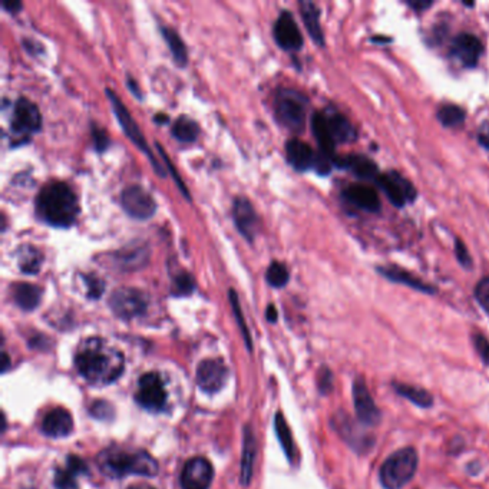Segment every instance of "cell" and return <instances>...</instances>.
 <instances>
[{
  "mask_svg": "<svg viewBox=\"0 0 489 489\" xmlns=\"http://www.w3.org/2000/svg\"><path fill=\"white\" fill-rule=\"evenodd\" d=\"M16 258H17V266H19V270L30 275L38 274L43 263L42 253L37 247L30 246V244H23V246L17 249Z\"/></svg>",
  "mask_w": 489,
  "mask_h": 489,
  "instance_id": "30",
  "label": "cell"
},
{
  "mask_svg": "<svg viewBox=\"0 0 489 489\" xmlns=\"http://www.w3.org/2000/svg\"><path fill=\"white\" fill-rule=\"evenodd\" d=\"M134 489H152V488H148V486H134Z\"/></svg>",
  "mask_w": 489,
  "mask_h": 489,
  "instance_id": "56",
  "label": "cell"
},
{
  "mask_svg": "<svg viewBox=\"0 0 489 489\" xmlns=\"http://www.w3.org/2000/svg\"><path fill=\"white\" fill-rule=\"evenodd\" d=\"M75 366L85 380L102 386L110 385L122 375L125 369V357L103 339L90 337L79 344Z\"/></svg>",
  "mask_w": 489,
  "mask_h": 489,
  "instance_id": "1",
  "label": "cell"
},
{
  "mask_svg": "<svg viewBox=\"0 0 489 489\" xmlns=\"http://www.w3.org/2000/svg\"><path fill=\"white\" fill-rule=\"evenodd\" d=\"M266 318H267V320H269L270 323H274V322L277 320V309H275L273 304H270V306L267 307V310H266Z\"/></svg>",
  "mask_w": 489,
  "mask_h": 489,
  "instance_id": "53",
  "label": "cell"
},
{
  "mask_svg": "<svg viewBox=\"0 0 489 489\" xmlns=\"http://www.w3.org/2000/svg\"><path fill=\"white\" fill-rule=\"evenodd\" d=\"M327 124L331 135H333L336 143H347L356 138V129L343 114L337 111H326L324 112Z\"/></svg>",
  "mask_w": 489,
  "mask_h": 489,
  "instance_id": "28",
  "label": "cell"
},
{
  "mask_svg": "<svg viewBox=\"0 0 489 489\" xmlns=\"http://www.w3.org/2000/svg\"><path fill=\"white\" fill-rule=\"evenodd\" d=\"M436 116H438L441 124L448 128L464 124V121L466 118L465 111L461 107H458V105H453V103L442 105V107L438 110Z\"/></svg>",
  "mask_w": 489,
  "mask_h": 489,
  "instance_id": "36",
  "label": "cell"
},
{
  "mask_svg": "<svg viewBox=\"0 0 489 489\" xmlns=\"http://www.w3.org/2000/svg\"><path fill=\"white\" fill-rule=\"evenodd\" d=\"M455 253H457V257H458L459 263H461L462 266L470 267V264H472V258H470L466 246H465V244H464L461 240H458L457 244H455Z\"/></svg>",
  "mask_w": 489,
  "mask_h": 489,
  "instance_id": "46",
  "label": "cell"
},
{
  "mask_svg": "<svg viewBox=\"0 0 489 489\" xmlns=\"http://www.w3.org/2000/svg\"><path fill=\"white\" fill-rule=\"evenodd\" d=\"M42 289L30 283H16L12 286L13 302L25 311H32L41 304Z\"/></svg>",
  "mask_w": 489,
  "mask_h": 489,
  "instance_id": "26",
  "label": "cell"
},
{
  "mask_svg": "<svg viewBox=\"0 0 489 489\" xmlns=\"http://www.w3.org/2000/svg\"><path fill=\"white\" fill-rule=\"evenodd\" d=\"M214 478V468L202 457L191 458L181 472L183 489H208Z\"/></svg>",
  "mask_w": 489,
  "mask_h": 489,
  "instance_id": "15",
  "label": "cell"
},
{
  "mask_svg": "<svg viewBox=\"0 0 489 489\" xmlns=\"http://www.w3.org/2000/svg\"><path fill=\"white\" fill-rule=\"evenodd\" d=\"M475 297L479 306L489 314V277L482 278V280L477 284Z\"/></svg>",
  "mask_w": 489,
  "mask_h": 489,
  "instance_id": "42",
  "label": "cell"
},
{
  "mask_svg": "<svg viewBox=\"0 0 489 489\" xmlns=\"http://www.w3.org/2000/svg\"><path fill=\"white\" fill-rule=\"evenodd\" d=\"M83 280L86 283V287H88V297L90 299H99L103 293L105 289V283L95 275V274H88L83 277Z\"/></svg>",
  "mask_w": 489,
  "mask_h": 489,
  "instance_id": "41",
  "label": "cell"
},
{
  "mask_svg": "<svg viewBox=\"0 0 489 489\" xmlns=\"http://www.w3.org/2000/svg\"><path fill=\"white\" fill-rule=\"evenodd\" d=\"M196 289V282L188 271H180L174 275L172 294L174 295H189Z\"/></svg>",
  "mask_w": 489,
  "mask_h": 489,
  "instance_id": "39",
  "label": "cell"
},
{
  "mask_svg": "<svg viewBox=\"0 0 489 489\" xmlns=\"http://www.w3.org/2000/svg\"><path fill=\"white\" fill-rule=\"evenodd\" d=\"M229 300H230V304H231L233 313H234V316H236V320H237V323H238V326H240V330H241V333H242V337H244V340H246L247 348H249V351H251V339H250V333H249V329H247L246 320H244V316H242V311H241V306H240V302H238L237 291H236L234 289H230V290H229Z\"/></svg>",
  "mask_w": 489,
  "mask_h": 489,
  "instance_id": "38",
  "label": "cell"
},
{
  "mask_svg": "<svg viewBox=\"0 0 489 489\" xmlns=\"http://www.w3.org/2000/svg\"><path fill=\"white\" fill-rule=\"evenodd\" d=\"M379 271L382 273L383 277L389 278V280H392L395 283L405 284V286H408L410 289H415V290L422 291V293H428V294H433L435 293L433 286H429L425 282L419 280V278H416L413 274L408 273L404 269H399L396 266H391V267H382V269H379Z\"/></svg>",
  "mask_w": 489,
  "mask_h": 489,
  "instance_id": "29",
  "label": "cell"
},
{
  "mask_svg": "<svg viewBox=\"0 0 489 489\" xmlns=\"http://www.w3.org/2000/svg\"><path fill=\"white\" fill-rule=\"evenodd\" d=\"M353 404L357 421L363 426H376L382 421V412L375 404V400L368 389V385L362 376H357L353 382Z\"/></svg>",
  "mask_w": 489,
  "mask_h": 489,
  "instance_id": "12",
  "label": "cell"
},
{
  "mask_svg": "<svg viewBox=\"0 0 489 489\" xmlns=\"http://www.w3.org/2000/svg\"><path fill=\"white\" fill-rule=\"evenodd\" d=\"M91 412L99 419H107L112 416V406L108 405L107 402H96V404H94Z\"/></svg>",
  "mask_w": 489,
  "mask_h": 489,
  "instance_id": "47",
  "label": "cell"
},
{
  "mask_svg": "<svg viewBox=\"0 0 489 489\" xmlns=\"http://www.w3.org/2000/svg\"><path fill=\"white\" fill-rule=\"evenodd\" d=\"M409 5L416 10H424V9L429 8L432 5V2H429V0H417V2H409Z\"/></svg>",
  "mask_w": 489,
  "mask_h": 489,
  "instance_id": "52",
  "label": "cell"
},
{
  "mask_svg": "<svg viewBox=\"0 0 489 489\" xmlns=\"http://www.w3.org/2000/svg\"><path fill=\"white\" fill-rule=\"evenodd\" d=\"M307 107V98L295 90H278L274 96L275 119L278 124L294 134H300L304 129Z\"/></svg>",
  "mask_w": 489,
  "mask_h": 489,
  "instance_id": "5",
  "label": "cell"
},
{
  "mask_svg": "<svg viewBox=\"0 0 489 489\" xmlns=\"http://www.w3.org/2000/svg\"><path fill=\"white\" fill-rule=\"evenodd\" d=\"M42 127V115L37 103L21 96L13 103V118L10 122V131L16 138H29V135L38 132Z\"/></svg>",
  "mask_w": 489,
  "mask_h": 489,
  "instance_id": "8",
  "label": "cell"
},
{
  "mask_svg": "<svg viewBox=\"0 0 489 489\" xmlns=\"http://www.w3.org/2000/svg\"><path fill=\"white\" fill-rule=\"evenodd\" d=\"M149 257L151 251L147 244L143 242H132L111 256L114 267L121 271L141 270L148 264Z\"/></svg>",
  "mask_w": 489,
  "mask_h": 489,
  "instance_id": "18",
  "label": "cell"
},
{
  "mask_svg": "<svg viewBox=\"0 0 489 489\" xmlns=\"http://www.w3.org/2000/svg\"><path fill=\"white\" fill-rule=\"evenodd\" d=\"M229 379V368L221 359L202 360L197 368V383L207 393H217Z\"/></svg>",
  "mask_w": 489,
  "mask_h": 489,
  "instance_id": "16",
  "label": "cell"
},
{
  "mask_svg": "<svg viewBox=\"0 0 489 489\" xmlns=\"http://www.w3.org/2000/svg\"><path fill=\"white\" fill-rule=\"evenodd\" d=\"M343 197L364 211L375 213L380 209V198L376 191L366 184H355L343 191Z\"/></svg>",
  "mask_w": 489,
  "mask_h": 489,
  "instance_id": "22",
  "label": "cell"
},
{
  "mask_svg": "<svg viewBox=\"0 0 489 489\" xmlns=\"http://www.w3.org/2000/svg\"><path fill=\"white\" fill-rule=\"evenodd\" d=\"M105 92H107V96L111 102V107H112V111L119 122V125L122 128V131H124V134L129 138V141L138 148V149H141L145 155H147V158L149 160L152 168L155 169V172L158 174V176L161 177H165L167 174H165V169L161 167V164L156 161L155 158V155L152 154L148 143H147V139L143 134V131L139 129L138 124L135 122L134 116L131 115L129 110L125 107L124 103H122V101L119 99V96L110 88L105 90Z\"/></svg>",
  "mask_w": 489,
  "mask_h": 489,
  "instance_id": "6",
  "label": "cell"
},
{
  "mask_svg": "<svg viewBox=\"0 0 489 489\" xmlns=\"http://www.w3.org/2000/svg\"><path fill=\"white\" fill-rule=\"evenodd\" d=\"M171 134L174 135V138L178 139L180 143L189 144V143L197 141V138L200 135V127L193 118H189L187 115H181L176 121H174Z\"/></svg>",
  "mask_w": 489,
  "mask_h": 489,
  "instance_id": "33",
  "label": "cell"
},
{
  "mask_svg": "<svg viewBox=\"0 0 489 489\" xmlns=\"http://www.w3.org/2000/svg\"><path fill=\"white\" fill-rule=\"evenodd\" d=\"M8 366H9V357H8L6 353H3V368H2L3 372L8 371Z\"/></svg>",
  "mask_w": 489,
  "mask_h": 489,
  "instance_id": "55",
  "label": "cell"
},
{
  "mask_svg": "<svg viewBox=\"0 0 489 489\" xmlns=\"http://www.w3.org/2000/svg\"><path fill=\"white\" fill-rule=\"evenodd\" d=\"M377 185L385 191L386 197L395 207H404L416 198L415 187L396 171L380 174L376 180Z\"/></svg>",
  "mask_w": 489,
  "mask_h": 489,
  "instance_id": "13",
  "label": "cell"
},
{
  "mask_svg": "<svg viewBox=\"0 0 489 489\" xmlns=\"http://www.w3.org/2000/svg\"><path fill=\"white\" fill-rule=\"evenodd\" d=\"M266 280L274 289L284 287L290 280L289 269L280 261H271L266 270Z\"/></svg>",
  "mask_w": 489,
  "mask_h": 489,
  "instance_id": "37",
  "label": "cell"
},
{
  "mask_svg": "<svg viewBox=\"0 0 489 489\" xmlns=\"http://www.w3.org/2000/svg\"><path fill=\"white\" fill-rule=\"evenodd\" d=\"M160 30L165 43L168 45L174 62H176L178 67H185L188 63V50L178 32L168 26H161Z\"/></svg>",
  "mask_w": 489,
  "mask_h": 489,
  "instance_id": "31",
  "label": "cell"
},
{
  "mask_svg": "<svg viewBox=\"0 0 489 489\" xmlns=\"http://www.w3.org/2000/svg\"><path fill=\"white\" fill-rule=\"evenodd\" d=\"M155 147H156V149H158V152H160V155L163 156V160H164V163H165V165H167V169L169 171V174H171V176H172V178H174V181H176V184H177V187L180 188V191H181V193H183V196L189 201L191 200V197H189V191L187 189V187H185V184L183 183V180H181V177L178 176V171H177V168L176 167H174V164H171V161H169V158H168V155L165 154V149L158 144V143H156L155 144Z\"/></svg>",
  "mask_w": 489,
  "mask_h": 489,
  "instance_id": "40",
  "label": "cell"
},
{
  "mask_svg": "<svg viewBox=\"0 0 489 489\" xmlns=\"http://www.w3.org/2000/svg\"><path fill=\"white\" fill-rule=\"evenodd\" d=\"M335 164L340 168L351 169L356 177L362 180H377L380 176L377 165L364 155H347L335 158Z\"/></svg>",
  "mask_w": 489,
  "mask_h": 489,
  "instance_id": "23",
  "label": "cell"
},
{
  "mask_svg": "<svg viewBox=\"0 0 489 489\" xmlns=\"http://www.w3.org/2000/svg\"><path fill=\"white\" fill-rule=\"evenodd\" d=\"M360 422H355L353 419H351L343 412H339L333 417V426L342 436L343 441H346V444L352 446V449H355L356 452L366 453L373 448L375 439L369 433H366L363 428H360Z\"/></svg>",
  "mask_w": 489,
  "mask_h": 489,
  "instance_id": "11",
  "label": "cell"
},
{
  "mask_svg": "<svg viewBox=\"0 0 489 489\" xmlns=\"http://www.w3.org/2000/svg\"><path fill=\"white\" fill-rule=\"evenodd\" d=\"M273 34L275 43L284 50L294 52L300 50L303 46V34L290 10L278 13L273 26Z\"/></svg>",
  "mask_w": 489,
  "mask_h": 489,
  "instance_id": "14",
  "label": "cell"
},
{
  "mask_svg": "<svg viewBox=\"0 0 489 489\" xmlns=\"http://www.w3.org/2000/svg\"><path fill=\"white\" fill-rule=\"evenodd\" d=\"M110 307L116 318L131 320L143 316L148 309V297L134 287H119L110 295Z\"/></svg>",
  "mask_w": 489,
  "mask_h": 489,
  "instance_id": "7",
  "label": "cell"
},
{
  "mask_svg": "<svg viewBox=\"0 0 489 489\" xmlns=\"http://www.w3.org/2000/svg\"><path fill=\"white\" fill-rule=\"evenodd\" d=\"M417 452L415 448H402L382 464L379 479L385 489H402L412 481L417 470Z\"/></svg>",
  "mask_w": 489,
  "mask_h": 489,
  "instance_id": "4",
  "label": "cell"
},
{
  "mask_svg": "<svg viewBox=\"0 0 489 489\" xmlns=\"http://www.w3.org/2000/svg\"><path fill=\"white\" fill-rule=\"evenodd\" d=\"M231 216L238 233L249 242H253L258 231V216L253 204L246 197H236L231 207Z\"/></svg>",
  "mask_w": 489,
  "mask_h": 489,
  "instance_id": "17",
  "label": "cell"
},
{
  "mask_svg": "<svg viewBox=\"0 0 489 489\" xmlns=\"http://www.w3.org/2000/svg\"><path fill=\"white\" fill-rule=\"evenodd\" d=\"M2 8L10 14H16L22 10L23 5L22 2H19V0H3Z\"/></svg>",
  "mask_w": 489,
  "mask_h": 489,
  "instance_id": "49",
  "label": "cell"
},
{
  "mask_svg": "<svg viewBox=\"0 0 489 489\" xmlns=\"http://www.w3.org/2000/svg\"><path fill=\"white\" fill-rule=\"evenodd\" d=\"M257 445L253 430L246 426L242 436V458H241V470H240V482L247 486L253 478L254 472V462H256Z\"/></svg>",
  "mask_w": 489,
  "mask_h": 489,
  "instance_id": "24",
  "label": "cell"
},
{
  "mask_svg": "<svg viewBox=\"0 0 489 489\" xmlns=\"http://www.w3.org/2000/svg\"><path fill=\"white\" fill-rule=\"evenodd\" d=\"M472 342L475 346V351L478 352V355L481 356L483 363L489 364V340L483 335L475 333L472 336Z\"/></svg>",
  "mask_w": 489,
  "mask_h": 489,
  "instance_id": "44",
  "label": "cell"
},
{
  "mask_svg": "<svg viewBox=\"0 0 489 489\" xmlns=\"http://www.w3.org/2000/svg\"><path fill=\"white\" fill-rule=\"evenodd\" d=\"M86 465L82 459L76 457L67 458V466L65 469H59L55 477V485L58 489H74L76 486L75 478L78 474L85 472Z\"/></svg>",
  "mask_w": 489,
  "mask_h": 489,
  "instance_id": "32",
  "label": "cell"
},
{
  "mask_svg": "<svg viewBox=\"0 0 489 489\" xmlns=\"http://www.w3.org/2000/svg\"><path fill=\"white\" fill-rule=\"evenodd\" d=\"M127 86H128V90L132 92V95L135 98L143 99V94H141V90H139L138 82L131 75H127Z\"/></svg>",
  "mask_w": 489,
  "mask_h": 489,
  "instance_id": "51",
  "label": "cell"
},
{
  "mask_svg": "<svg viewBox=\"0 0 489 489\" xmlns=\"http://www.w3.org/2000/svg\"><path fill=\"white\" fill-rule=\"evenodd\" d=\"M135 399L148 410H161L167 402V391L161 376L155 372H148L139 377Z\"/></svg>",
  "mask_w": 489,
  "mask_h": 489,
  "instance_id": "10",
  "label": "cell"
},
{
  "mask_svg": "<svg viewBox=\"0 0 489 489\" xmlns=\"http://www.w3.org/2000/svg\"><path fill=\"white\" fill-rule=\"evenodd\" d=\"M333 389V376L329 369H322L319 373V391L323 395H327Z\"/></svg>",
  "mask_w": 489,
  "mask_h": 489,
  "instance_id": "45",
  "label": "cell"
},
{
  "mask_svg": "<svg viewBox=\"0 0 489 489\" xmlns=\"http://www.w3.org/2000/svg\"><path fill=\"white\" fill-rule=\"evenodd\" d=\"M393 389L402 396L408 400H410L413 405L421 406V408H430L433 405V397L429 392H426L422 388L417 386H412L408 385V383H399L395 382L393 383Z\"/></svg>",
  "mask_w": 489,
  "mask_h": 489,
  "instance_id": "34",
  "label": "cell"
},
{
  "mask_svg": "<svg viewBox=\"0 0 489 489\" xmlns=\"http://www.w3.org/2000/svg\"><path fill=\"white\" fill-rule=\"evenodd\" d=\"M299 8L302 12V17L304 21V26L310 34V38L313 42H316L318 45L323 46L324 45V37L323 30L320 26V9L316 3L309 2V0H302L299 2Z\"/></svg>",
  "mask_w": 489,
  "mask_h": 489,
  "instance_id": "27",
  "label": "cell"
},
{
  "mask_svg": "<svg viewBox=\"0 0 489 489\" xmlns=\"http://www.w3.org/2000/svg\"><path fill=\"white\" fill-rule=\"evenodd\" d=\"M311 129L314 136L318 139V144L320 147V152L331 156V158H336L335 156V148H336V141L333 135L330 132L329 124L324 112H314L311 116Z\"/></svg>",
  "mask_w": 489,
  "mask_h": 489,
  "instance_id": "25",
  "label": "cell"
},
{
  "mask_svg": "<svg viewBox=\"0 0 489 489\" xmlns=\"http://www.w3.org/2000/svg\"><path fill=\"white\" fill-rule=\"evenodd\" d=\"M91 132H92V141H94V147L98 152H103V151H107L110 144H111V139L108 136V134L105 132V129H101L98 128L96 125H92L91 127Z\"/></svg>",
  "mask_w": 489,
  "mask_h": 489,
  "instance_id": "43",
  "label": "cell"
},
{
  "mask_svg": "<svg viewBox=\"0 0 489 489\" xmlns=\"http://www.w3.org/2000/svg\"><path fill=\"white\" fill-rule=\"evenodd\" d=\"M286 156L289 164L300 172L313 168L314 160H316V154L311 147L299 138H291L286 143Z\"/></svg>",
  "mask_w": 489,
  "mask_h": 489,
  "instance_id": "20",
  "label": "cell"
},
{
  "mask_svg": "<svg viewBox=\"0 0 489 489\" xmlns=\"http://www.w3.org/2000/svg\"><path fill=\"white\" fill-rule=\"evenodd\" d=\"M124 211L135 220H149L156 213V201L141 185H128L121 194Z\"/></svg>",
  "mask_w": 489,
  "mask_h": 489,
  "instance_id": "9",
  "label": "cell"
},
{
  "mask_svg": "<svg viewBox=\"0 0 489 489\" xmlns=\"http://www.w3.org/2000/svg\"><path fill=\"white\" fill-rule=\"evenodd\" d=\"M452 55L466 67H475L483 52V45L481 39L472 33H459L453 39Z\"/></svg>",
  "mask_w": 489,
  "mask_h": 489,
  "instance_id": "19",
  "label": "cell"
},
{
  "mask_svg": "<svg viewBox=\"0 0 489 489\" xmlns=\"http://www.w3.org/2000/svg\"><path fill=\"white\" fill-rule=\"evenodd\" d=\"M168 121H169V118L165 114H156L155 115L156 124H165V122H168Z\"/></svg>",
  "mask_w": 489,
  "mask_h": 489,
  "instance_id": "54",
  "label": "cell"
},
{
  "mask_svg": "<svg viewBox=\"0 0 489 489\" xmlns=\"http://www.w3.org/2000/svg\"><path fill=\"white\" fill-rule=\"evenodd\" d=\"M37 216L46 224L58 229H69L79 214V200L71 185L52 181L42 187L34 201Z\"/></svg>",
  "mask_w": 489,
  "mask_h": 489,
  "instance_id": "2",
  "label": "cell"
},
{
  "mask_svg": "<svg viewBox=\"0 0 489 489\" xmlns=\"http://www.w3.org/2000/svg\"><path fill=\"white\" fill-rule=\"evenodd\" d=\"M477 136H478L479 144H481L483 148L489 149V119L482 122L479 129H478V135H477Z\"/></svg>",
  "mask_w": 489,
  "mask_h": 489,
  "instance_id": "48",
  "label": "cell"
},
{
  "mask_svg": "<svg viewBox=\"0 0 489 489\" xmlns=\"http://www.w3.org/2000/svg\"><path fill=\"white\" fill-rule=\"evenodd\" d=\"M22 43H23V48L29 52L30 55H33V56H38V55L41 54V52H43L41 43L34 42V41H32V39H23Z\"/></svg>",
  "mask_w": 489,
  "mask_h": 489,
  "instance_id": "50",
  "label": "cell"
},
{
  "mask_svg": "<svg viewBox=\"0 0 489 489\" xmlns=\"http://www.w3.org/2000/svg\"><path fill=\"white\" fill-rule=\"evenodd\" d=\"M74 429L72 415L63 408L52 409L43 417L42 430L50 438H65Z\"/></svg>",
  "mask_w": 489,
  "mask_h": 489,
  "instance_id": "21",
  "label": "cell"
},
{
  "mask_svg": "<svg viewBox=\"0 0 489 489\" xmlns=\"http://www.w3.org/2000/svg\"><path fill=\"white\" fill-rule=\"evenodd\" d=\"M98 464L105 474L115 478L127 475L155 477L160 470L158 462L143 449L112 446L99 453Z\"/></svg>",
  "mask_w": 489,
  "mask_h": 489,
  "instance_id": "3",
  "label": "cell"
},
{
  "mask_svg": "<svg viewBox=\"0 0 489 489\" xmlns=\"http://www.w3.org/2000/svg\"><path fill=\"white\" fill-rule=\"evenodd\" d=\"M274 428H275L277 438H278V441H280V445L287 455V458L290 459V462H294V457H295L294 441H293V436H291V432H290V428L286 422V419L280 412H278L274 417Z\"/></svg>",
  "mask_w": 489,
  "mask_h": 489,
  "instance_id": "35",
  "label": "cell"
}]
</instances>
